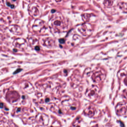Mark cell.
I'll return each mask as SVG.
<instances>
[{
	"label": "cell",
	"mask_w": 127,
	"mask_h": 127,
	"mask_svg": "<svg viewBox=\"0 0 127 127\" xmlns=\"http://www.w3.org/2000/svg\"><path fill=\"white\" fill-rule=\"evenodd\" d=\"M127 107L126 104L124 103H120L116 107V111L118 115L123 116L126 114Z\"/></svg>",
	"instance_id": "cell-1"
},
{
	"label": "cell",
	"mask_w": 127,
	"mask_h": 127,
	"mask_svg": "<svg viewBox=\"0 0 127 127\" xmlns=\"http://www.w3.org/2000/svg\"><path fill=\"white\" fill-rule=\"evenodd\" d=\"M98 90H99L98 87L96 86H94L87 92L86 95L90 99L93 100L97 96Z\"/></svg>",
	"instance_id": "cell-2"
},
{
	"label": "cell",
	"mask_w": 127,
	"mask_h": 127,
	"mask_svg": "<svg viewBox=\"0 0 127 127\" xmlns=\"http://www.w3.org/2000/svg\"><path fill=\"white\" fill-rule=\"evenodd\" d=\"M48 116L44 114H39L37 117V122L39 124L47 125L48 123Z\"/></svg>",
	"instance_id": "cell-3"
},
{
	"label": "cell",
	"mask_w": 127,
	"mask_h": 127,
	"mask_svg": "<svg viewBox=\"0 0 127 127\" xmlns=\"http://www.w3.org/2000/svg\"><path fill=\"white\" fill-rule=\"evenodd\" d=\"M93 78L95 82H99L102 81L104 79V77L103 74H101V72H96Z\"/></svg>",
	"instance_id": "cell-4"
},
{
	"label": "cell",
	"mask_w": 127,
	"mask_h": 127,
	"mask_svg": "<svg viewBox=\"0 0 127 127\" xmlns=\"http://www.w3.org/2000/svg\"><path fill=\"white\" fill-rule=\"evenodd\" d=\"M84 113L86 115L90 117H92L95 113V109L92 107H90L85 110Z\"/></svg>",
	"instance_id": "cell-5"
},
{
	"label": "cell",
	"mask_w": 127,
	"mask_h": 127,
	"mask_svg": "<svg viewBox=\"0 0 127 127\" xmlns=\"http://www.w3.org/2000/svg\"><path fill=\"white\" fill-rule=\"evenodd\" d=\"M59 41L60 42H61V43H63L64 42V40L63 39H62L60 40Z\"/></svg>",
	"instance_id": "cell-6"
},
{
	"label": "cell",
	"mask_w": 127,
	"mask_h": 127,
	"mask_svg": "<svg viewBox=\"0 0 127 127\" xmlns=\"http://www.w3.org/2000/svg\"><path fill=\"white\" fill-rule=\"evenodd\" d=\"M3 106V104L2 103H0V108H2Z\"/></svg>",
	"instance_id": "cell-7"
},
{
	"label": "cell",
	"mask_w": 127,
	"mask_h": 127,
	"mask_svg": "<svg viewBox=\"0 0 127 127\" xmlns=\"http://www.w3.org/2000/svg\"><path fill=\"white\" fill-rule=\"evenodd\" d=\"M35 49L36 50H39V48L38 46H36L35 47Z\"/></svg>",
	"instance_id": "cell-8"
},
{
	"label": "cell",
	"mask_w": 127,
	"mask_h": 127,
	"mask_svg": "<svg viewBox=\"0 0 127 127\" xmlns=\"http://www.w3.org/2000/svg\"><path fill=\"white\" fill-rule=\"evenodd\" d=\"M98 127V126H96V127Z\"/></svg>",
	"instance_id": "cell-9"
}]
</instances>
